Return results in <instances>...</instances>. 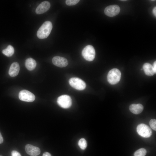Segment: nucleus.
I'll use <instances>...</instances> for the list:
<instances>
[{
	"mask_svg": "<svg viewBox=\"0 0 156 156\" xmlns=\"http://www.w3.org/2000/svg\"><path fill=\"white\" fill-rule=\"evenodd\" d=\"M52 25L51 22L47 21L45 22L38 29L37 35L40 39L47 38L50 34L52 28Z\"/></svg>",
	"mask_w": 156,
	"mask_h": 156,
	"instance_id": "obj_1",
	"label": "nucleus"
},
{
	"mask_svg": "<svg viewBox=\"0 0 156 156\" xmlns=\"http://www.w3.org/2000/svg\"><path fill=\"white\" fill-rule=\"evenodd\" d=\"M121 76L120 71L116 68L110 70L107 75V79L108 82L111 84H116L120 81Z\"/></svg>",
	"mask_w": 156,
	"mask_h": 156,
	"instance_id": "obj_2",
	"label": "nucleus"
},
{
	"mask_svg": "<svg viewBox=\"0 0 156 156\" xmlns=\"http://www.w3.org/2000/svg\"><path fill=\"white\" fill-rule=\"evenodd\" d=\"M82 54L85 60L88 61H92L95 58V51L92 46L88 45L83 49Z\"/></svg>",
	"mask_w": 156,
	"mask_h": 156,
	"instance_id": "obj_3",
	"label": "nucleus"
},
{
	"mask_svg": "<svg viewBox=\"0 0 156 156\" xmlns=\"http://www.w3.org/2000/svg\"><path fill=\"white\" fill-rule=\"evenodd\" d=\"M137 131L139 135L145 138L151 137L152 133L150 127L147 125L143 123L138 125L137 127Z\"/></svg>",
	"mask_w": 156,
	"mask_h": 156,
	"instance_id": "obj_4",
	"label": "nucleus"
},
{
	"mask_svg": "<svg viewBox=\"0 0 156 156\" xmlns=\"http://www.w3.org/2000/svg\"><path fill=\"white\" fill-rule=\"evenodd\" d=\"M69 83L73 88L79 90H84L86 86L85 82L77 77H74L70 78L69 81Z\"/></svg>",
	"mask_w": 156,
	"mask_h": 156,
	"instance_id": "obj_5",
	"label": "nucleus"
},
{
	"mask_svg": "<svg viewBox=\"0 0 156 156\" xmlns=\"http://www.w3.org/2000/svg\"><path fill=\"white\" fill-rule=\"evenodd\" d=\"M57 102L58 105L64 108L70 107L72 105V100L69 96L63 95L59 97Z\"/></svg>",
	"mask_w": 156,
	"mask_h": 156,
	"instance_id": "obj_6",
	"label": "nucleus"
},
{
	"mask_svg": "<svg viewBox=\"0 0 156 156\" xmlns=\"http://www.w3.org/2000/svg\"><path fill=\"white\" fill-rule=\"evenodd\" d=\"M18 97L21 101L27 102H32L34 101L35 96L30 91L26 90H23L19 93Z\"/></svg>",
	"mask_w": 156,
	"mask_h": 156,
	"instance_id": "obj_7",
	"label": "nucleus"
},
{
	"mask_svg": "<svg viewBox=\"0 0 156 156\" xmlns=\"http://www.w3.org/2000/svg\"><path fill=\"white\" fill-rule=\"evenodd\" d=\"M120 11V7L117 5H112L107 6L105 8L104 13L109 16L113 17L118 14Z\"/></svg>",
	"mask_w": 156,
	"mask_h": 156,
	"instance_id": "obj_8",
	"label": "nucleus"
},
{
	"mask_svg": "<svg viewBox=\"0 0 156 156\" xmlns=\"http://www.w3.org/2000/svg\"><path fill=\"white\" fill-rule=\"evenodd\" d=\"M52 62L54 65L60 67H65L68 64V62L66 58L59 56L54 57L52 59Z\"/></svg>",
	"mask_w": 156,
	"mask_h": 156,
	"instance_id": "obj_9",
	"label": "nucleus"
},
{
	"mask_svg": "<svg viewBox=\"0 0 156 156\" xmlns=\"http://www.w3.org/2000/svg\"><path fill=\"white\" fill-rule=\"evenodd\" d=\"M26 153L31 156H36L40 153V150L38 147L30 144H27L25 146Z\"/></svg>",
	"mask_w": 156,
	"mask_h": 156,
	"instance_id": "obj_10",
	"label": "nucleus"
},
{
	"mask_svg": "<svg viewBox=\"0 0 156 156\" xmlns=\"http://www.w3.org/2000/svg\"><path fill=\"white\" fill-rule=\"evenodd\" d=\"M51 6L50 3L48 1L42 2L37 7L36 12L37 14H41L48 11Z\"/></svg>",
	"mask_w": 156,
	"mask_h": 156,
	"instance_id": "obj_11",
	"label": "nucleus"
},
{
	"mask_svg": "<svg viewBox=\"0 0 156 156\" xmlns=\"http://www.w3.org/2000/svg\"><path fill=\"white\" fill-rule=\"evenodd\" d=\"M20 70V66L18 63L14 62L11 65L9 74L11 77H14L18 75Z\"/></svg>",
	"mask_w": 156,
	"mask_h": 156,
	"instance_id": "obj_12",
	"label": "nucleus"
},
{
	"mask_svg": "<svg viewBox=\"0 0 156 156\" xmlns=\"http://www.w3.org/2000/svg\"><path fill=\"white\" fill-rule=\"evenodd\" d=\"M130 111L133 113L138 114L140 113L143 111L144 107L140 104H132L129 107Z\"/></svg>",
	"mask_w": 156,
	"mask_h": 156,
	"instance_id": "obj_13",
	"label": "nucleus"
},
{
	"mask_svg": "<svg viewBox=\"0 0 156 156\" xmlns=\"http://www.w3.org/2000/svg\"><path fill=\"white\" fill-rule=\"evenodd\" d=\"M143 68L145 74L148 76H152L155 73L153 66L149 63L144 64Z\"/></svg>",
	"mask_w": 156,
	"mask_h": 156,
	"instance_id": "obj_14",
	"label": "nucleus"
},
{
	"mask_svg": "<svg viewBox=\"0 0 156 156\" xmlns=\"http://www.w3.org/2000/svg\"><path fill=\"white\" fill-rule=\"evenodd\" d=\"M26 68L29 70H32L36 68V61L31 58L27 59L25 62Z\"/></svg>",
	"mask_w": 156,
	"mask_h": 156,
	"instance_id": "obj_15",
	"label": "nucleus"
},
{
	"mask_svg": "<svg viewBox=\"0 0 156 156\" xmlns=\"http://www.w3.org/2000/svg\"><path fill=\"white\" fill-rule=\"evenodd\" d=\"M2 53L7 57H11L12 55L14 52V49L13 47L11 45H9L7 48L3 49Z\"/></svg>",
	"mask_w": 156,
	"mask_h": 156,
	"instance_id": "obj_16",
	"label": "nucleus"
},
{
	"mask_svg": "<svg viewBox=\"0 0 156 156\" xmlns=\"http://www.w3.org/2000/svg\"><path fill=\"white\" fill-rule=\"evenodd\" d=\"M146 153V150L144 148H140L134 153V156H145Z\"/></svg>",
	"mask_w": 156,
	"mask_h": 156,
	"instance_id": "obj_17",
	"label": "nucleus"
},
{
	"mask_svg": "<svg viewBox=\"0 0 156 156\" xmlns=\"http://www.w3.org/2000/svg\"><path fill=\"white\" fill-rule=\"evenodd\" d=\"M78 144L80 148L82 150H84L87 146V143L84 138L81 139L79 141Z\"/></svg>",
	"mask_w": 156,
	"mask_h": 156,
	"instance_id": "obj_18",
	"label": "nucleus"
},
{
	"mask_svg": "<svg viewBox=\"0 0 156 156\" xmlns=\"http://www.w3.org/2000/svg\"><path fill=\"white\" fill-rule=\"evenodd\" d=\"M79 0H66V3L68 5H73L77 4L79 1Z\"/></svg>",
	"mask_w": 156,
	"mask_h": 156,
	"instance_id": "obj_19",
	"label": "nucleus"
},
{
	"mask_svg": "<svg viewBox=\"0 0 156 156\" xmlns=\"http://www.w3.org/2000/svg\"><path fill=\"white\" fill-rule=\"evenodd\" d=\"M149 125L151 128L153 130H156V120L152 119L149 121Z\"/></svg>",
	"mask_w": 156,
	"mask_h": 156,
	"instance_id": "obj_20",
	"label": "nucleus"
},
{
	"mask_svg": "<svg viewBox=\"0 0 156 156\" xmlns=\"http://www.w3.org/2000/svg\"><path fill=\"white\" fill-rule=\"evenodd\" d=\"M11 156H21V154L17 151L13 150L11 152Z\"/></svg>",
	"mask_w": 156,
	"mask_h": 156,
	"instance_id": "obj_21",
	"label": "nucleus"
},
{
	"mask_svg": "<svg viewBox=\"0 0 156 156\" xmlns=\"http://www.w3.org/2000/svg\"><path fill=\"white\" fill-rule=\"evenodd\" d=\"M42 156H51V154L48 152H45L43 153Z\"/></svg>",
	"mask_w": 156,
	"mask_h": 156,
	"instance_id": "obj_22",
	"label": "nucleus"
},
{
	"mask_svg": "<svg viewBox=\"0 0 156 156\" xmlns=\"http://www.w3.org/2000/svg\"><path fill=\"white\" fill-rule=\"evenodd\" d=\"M3 141V138L2 135L0 132V144L2 143Z\"/></svg>",
	"mask_w": 156,
	"mask_h": 156,
	"instance_id": "obj_23",
	"label": "nucleus"
},
{
	"mask_svg": "<svg viewBox=\"0 0 156 156\" xmlns=\"http://www.w3.org/2000/svg\"><path fill=\"white\" fill-rule=\"evenodd\" d=\"M153 13L154 16H156V7H155L153 10Z\"/></svg>",
	"mask_w": 156,
	"mask_h": 156,
	"instance_id": "obj_24",
	"label": "nucleus"
},
{
	"mask_svg": "<svg viewBox=\"0 0 156 156\" xmlns=\"http://www.w3.org/2000/svg\"><path fill=\"white\" fill-rule=\"evenodd\" d=\"M154 70H155V73L156 72V62L155 61L153 64V66Z\"/></svg>",
	"mask_w": 156,
	"mask_h": 156,
	"instance_id": "obj_25",
	"label": "nucleus"
},
{
	"mask_svg": "<svg viewBox=\"0 0 156 156\" xmlns=\"http://www.w3.org/2000/svg\"><path fill=\"white\" fill-rule=\"evenodd\" d=\"M0 156H1V155H0Z\"/></svg>",
	"mask_w": 156,
	"mask_h": 156,
	"instance_id": "obj_26",
	"label": "nucleus"
}]
</instances>
